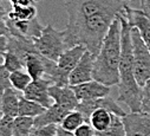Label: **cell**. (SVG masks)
Returning <instances> with one entry per match:
<instances>
[{
    "label": "cell",
    "instance_id": "obj_1",
    "mask_svg": "<svg viewBox=\"0 0 150 136\" xmlns=\"http://www.w3.org/2000/svg\"><path fill=\"white\" fill-rule=\"evenodd\" d=\"M69 20L65 27L67 47L83 45L98 55L108 32L120 16L124 14L127 0H63Z\"/></svg>",
    "mask_w": 150,
    "mask_h": 136
},
{
    "label": "cell",
    "instance_id": "obj_2",
    "mask_svg": "<svg viewBox=\"0 0 150 136\" xmlns=\"http://www.w3.org/2000/svg\"><path fill=\"white\" fill-rule=\"evenodd\" d=\"M120 19L122 24V51L117 102L125 104L130 113H139L142 103V86L138 84L134 72L131 25L123 14H120Z\"/></svg>",
    "mask_w": 150,
    "mask_h": 136
},
{
    "label": "cell",
    "instance_id": "obj_3",
    "mask_svg": "<svg viewBox=\"0 0 150 136\" xmlns=\"http://www.w3.org/2000/svg\"><path fill=\"white\" fill-rule=\"evenodd\" d=\"M122 51V24L120 16L114 20L103 45L96 56L93 79L108 85H118Z\"/></svg>",
    "mask_w": 150,
    "mask_h": 136
},
{
    "label": "cell",
    "instance_id": "obj_4",
    "mask_svg": "<svg viewBox=\"0 0 150 136\" xmlns=\"http://www.w3.org/2000/svg\"><path fill=\"white\" fill-rule=\"evenodd\" d=\"M34 46L43 57L57 62L67 47L65 31L56 30L51 24L44 26L40 36L34 39Z\"/></svg>",
    "mask_w": 150,
    "mask_h": 136
},
{
    "label": "cell",
    "instance_id": "obj_5",
    "mask_svg": "<svg viewBox=\"0 0 150 136\" xmlns=\"http://www.w3.org/2000/svg\"><path fill=\"white\" fill-rule=\"evenodd\" d=\"M131 42L134 52V72L138 84L143 85L150 78V50L142 39L139 31L131 26Z\"/></svg>",
    "mask_w": 150,
    "mask_h": 136
},
{
    "label": "cell",
    "instance_id": "obj_6",
    "mask_svg": "<svg viewBox=\"0 0 150 136\" xmlns=\"http://www.w3.org/2000/svg\"><path fill=\"white\" fill-rule=\"evenodd\" d=\"M51 85H54V84L52 81H50L47 78L35 79L30 83V85L25 89L23 95L27 99L37 102V103L42 104L43 107H45L47 109L54 104V101L52 99V97L50 96V92H49V89Z\"/></svg>",
    "mask_w": 150,
    "mask_h": 136
},
{
    "label": "cell",
    "instance_id": "obj_7",
    "mask_svg": "<svg viewBox=\"0 0 150 136\" xmlns=\"http://www.w3.org/2000/svg\"><path fill=\"white\" fill-rule=\"evenodd\" d=\"M95 62H96V55L91 53L90 51H86L83 55L79 63L70 74V78H69L70 85L73 86V85H78V84L92 81Z\"/></svg>",
    "mask_w": 150,
    "mask_h": 136
},
{
    "label": "cell",
    "instance_id": "obj_8",
    "mask_svg": "<svg viewBox=\"0 0 150 136\" xmlns=\"http://www.w3.org/2000/svg\"><path fill=\"white\" fill-rule=\"evenodd\" d=\"M127 136H150V115L129 113L123 117Z\"/></svg>",
    "mask_w": 150,
    "mask_h": 136
},
{
    "label": "cell",
    "instance_id": "obj_9",
    "mask_svg": "<svg viewBox=\"0 0 150 136\" xmlns=\"http://www.w3.org/2000/svg\"><path fill=\"white\" fill-rule=\"evenodd\" d=\"M72 89L79 102L98 99L102 97H106L110 93V86L96 79H92L90 82H85L78 85H73Z\"/></svg>",
    "mask_w": 150,
    "mask_h": 136
},
{
    "label": "cell",
    "instance_id": "obj_10",
    "mask_svg": "<svg viewBox=\"0 0 150 136\" xmlns=\"http://www.w3.org/2000/svg\"><path fill=\"white\" fill-rule=\"evenodd\" d=\"M123 16L132 27H136L139 31L142 39L150 50V18L142 10L132 8L129 5L125 6Z\"/></svg>",
    "mask_w": 150,
    "mask_h": 136
},
{
    "label": "cell",
    "instance_id": "obj_11",
    "mask_svg": "<svg viewBox=\"0 0 150 136\" xmlns=\"http://www.w3.org/2000/svg\"><path fill=\"white\" fill-rule=\"evenodd\" d=\"M50 96L54 101V103L66 108L67 110H77L79 101L74 93L71 85H51L49 89Z\"/></svg>",
    "mask_w": 150,
    "mask_h": 136
},
{
    "label": "cell",
    "instance_id": "obj_12",
    "mask_svg": "<svg viewBox=\"0 0 150 136\" xmlns=\"http://www.w3.org/2000/svg\"><path fill=\"white\" fill-rule=\"evenodd\" d=\"M69 113L70 110L54 103L53 106L47 108L42 115L37 116L34 118V127H43V125H49V124L59 125Z\"/></svg>",
    "mask_w": 150,
    "mask_h": 136
},
{
    "label": "cell",
    "instance_id": "obj_13",
    "mask_svg": "<svg viewBox=\"0 0 150 136\" xmlns=\"http://www.w3.org/2000/svg\"><path fill=\"white\" fill-rule=\"evenodd\" d=\"M21 95L23 92L16 90L14 88H8L1 92L3 116H11V117L19 116V104H20Z\"/></svg>",
    "mask_w": 150,
    "mask_h": 136
},
{
    "label": "cell",
    "instance_id": "obj_14",
    "mask_svg": "<svg viewBox=\"0 0 150 136\" xmlns=\"http://www.w3.org/2000/svg\"><path fill=\"white\" fill-rule=\"evenodd\" d=\"M25 69L33 81L45 78L46 74V58L40 53H30L25 59Z\"/></svg>",
    "mask_w": 150,
    "mask_h": 136
},
{
    "label": "cell",
    "instance_id": "obj_15",
    "mask_svg": "<svg viewBox=\"0 0 150 136\" xmlns=\"http://www.w3.org/2000/svg\"><path fill=\"white\" fill-rule=\"evenodd\" d=\"M114 116H115L114 113H111L104 108H99V109H96L91 114L89 123L93 127L96 134L103 132L110 128L112 121H114Z\"/></svg>",
    "mask_w": 150,
    "mask_h": 136
},
{
    "label": "cell",
    "instance_id": "obj_16",
    "mask_svg": "<svg viewBox=\"0 0 150 136\" xmlns=\"http://www.w3.org/2000/svg\"><path fill=\"white\" fill-rule=\"evenodd\" d=\"M46 110L45 107L42 104L33 102L31 99H27L24 97V95L20 96V104H19V116H26V117H33L42 115Z\"/></svg>",
    "mask_w": 150,
    "mask_h": 136
},
{
    "label": "cell",
    "instance_id": "obj_17",
    "mask_svg": "<svg viewBox=\"0 0 150 136\" xmlns=\"http://www.w3.org/2000/svg\"><path fill=\"white\" fill-rule=\"evenodd\" d=\"M37 14H38L37 7L32 4L27 6H12L6 17L12 20H32L34 18H38Z\"/></svg>",
    "mask_w": 150,
    "mask_h": 136
},
{
    "label": "cell",
    "instance_id": "obj_18",
    "mask_svg": "<svg viewBox=\"0 0 150 136\" xmlns=\"http://www.w3.org/2000/svg\"><path fill=\"white\" fill-rule=\"evenodd\" d=\"M34 128V118L26 116H17L13 121L14 136H30Z\"/></svg>",
    "mask_w": 150,
    "mask_h": 136
},
{
    "label": "cell",
    "instance_id": "obj_19",
    "mask_svg": "<svg viewBox=\"0 0 150 136\" xmlns=\"http://www.w3.org/2000/svg\"><path fill=\"white\" fill-rule=\"evenodd\" d=\"M1 55H3V65L10 72H14V71L25 69V60L21 57H19L18 55H16L11 51H5Z\"/></svg>",
    "mask_w": 150,
    "mask_h": 136
},
{
    "label": "cell",
    "instance_id": "obj_20",
    "mask_svg": "<svg viewBox=\"0 0 150 136\" xmlns=\"http://www.w3.org/2000/svg\"><path fill=\"white\" fill-rule=\"evenodd\" d=\"M85 122H86L85 121V117H84V115L81 111L72 110V111H70L65 116V118L63 120V122L59 125H62L64 129H66L69 131H74L77 128H79Z\"/></svg>",
    "mask_w": 150,
    "mask_h": 136
},
{
    "label": "cell",
    "instance_id": "obj_21",
    "mask_svg": "<svg viewBox=\"0 0 150 136\" xmlns=\"http://www.w3.org/2000/svg\"><path fill=\"white\" fill-rule=\"evenodd\" d=\"M10 79H11V84H12V88H14L16 90L20 91V92H24L25 89L30 85V83L33 81L32 77L30 76V74L24 70H18V71H14V72H11L10 75Z\"/></svg>",
    "mask_w": 150,
    "mask_h": 136
},
{
    "label": "cell",
    "instance_id": "obj_22",
    "mask_svg": "<svg viewBox=\"0 0 150 136\" xmlns=\"http://www.w3.org/2000/svg\"><path fill=\"white\" fill-rule=\"evenodd\" d=\"M96 136H127L125 125L123 122V117L115 115L110 128L103 132H97Z\"/></svg>",
    "mask_w": 150,
    "mask_h": 136
},
{
    "label": "cell",
    "instance_id": "obj_23",
    "mask_svg": "<svg viewBox=\"0 0 150 136\" xmlns=\"http://www.w3.org/2000/svg\"><path fill=\"white\" fill-rule=\"evenodd\" d=\"M141 111L150 115V78L142 88V103Z\"/></svg>",
    "mask_w": 150,
    "mask_h": 136
},
{
    "label": "cell",
    "instance_id": "obj_24",
    "mask_svg": "<svg viewBox=\"0 0 150 136\" xmlns=\"http://www.w3.org/2000/svg\"><path fill=\"white\" fill-rule=\"evenodd\" d=\"M57 124H49L43 127H34L30 136H56L57 135Z\"/></svg>",
    "mask_w": 150,
    "mask_h": 136
},
{
    "label": "cell",
    "instance_id": "obj_25",
    "mask_svg": "<svg viewBox=\"0 0 150 136\" xmlns=\"http://www.w3.org/2000/svg\"><path fill=\"white\" fill-rule=\"evenodd\" d=\"M13 121H14V117H11V116L1 117V120H0V136H14Z\"/></svg>",
    "mask_w": 150,
    "mask_h": 136
},
{
    "label": "cell",
    "instance_id": "obj_26",
    "mask_svg": "<svg viewBox=\"0 0 150 136\" xmlns=\"http://www.w3.org/2000/svg\"><path fill=\"white\" fill-rule=\"evenodd\" d=\"M10 75H11V72L4 65H1V67H0V89H1V92L8 88H12Z\"/></svg>",
    "mask_w": 150,
    "mask_h": 136
},
{
    "label": "cell",
    "instance_id": "obj_27",
    "mask_svg": "<svg viewBox=\"0 0 150 136\" xmlns=\"http://www.w3.org/2000/svg\"><path fill=\"white\" fill-rule=\"evenodd\" d=\"M73 132H74L76 136H96V131H95L93 127L89 122L83 123L79 128H77Z\"/></svg>",
    "mask_w": 150,
    "mask_h": 136
},
{
    "label": "cell",
    "instance_id": "obj_28",
    "mask_svg": "<svg viewBox=\"0 0 150 136\" xmlns=\"http://www.w3.org/2000/svg\"><path fill=\"white\" fill-rule=\"evenodd\" d=\"M11 6H27L34 4V0H8Z\"/></svg>",
    "mask_w": 150,
    "mask_h": 136
},
{
    "label": "cell",
    "instance_id": "obj_29",
    "mask_svg": "<svg viewBox=\"0 0 150 136\" xmlns=\"http://www.w3.org/2000/svg\"><path fill=\"white\" fill-rule=\"evenodd\" d=\"M141 3V10L150 18V0H139Z\"/></svg>",
    "mask_w": 150,
    "mask_h": 136
},
{
    "label": "cell",
    "instance_id": "obj_30",
    "mask_svg": "<svg viewBox=\"0 0 150 136\" xmlns=\"http://www.w3.org/2000/svg\"><path fill=\"white\" fill-rule=\"evenodd\" d=\"M56 136H76L73 131H69L66 129H64L62 125H58L57 128V135Z\"/></svg>",
    "mask_w": 150,
    "mask_h": 136
},
{
    "label": "cell",
    "instance_id": "obj_31",
    "mask_svg": "<svg viewBox=\"0 0 150 136\" xmlns=\"http://www.w3.org/2000/svg\"><path fill=\"white\" fill-rule=\"evenodd\" d=\"M37 1H40V0H34V3H37Z\"/></svg>",
    "mask_w": 150,
    "mask_h": 136
}]
</instances>
